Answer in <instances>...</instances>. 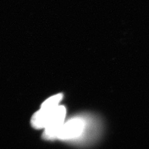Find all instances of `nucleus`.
Listing matches in <instances>:
<instances>
[{
    "mask_svg": "<svg viewBox=\"0 0 149 149\" xmlns=\"http://www.w3.org/2000/svg\"><path fill=\"white\" fill-rule=\"evenodd\" d=\"M85 128V123L81 118H74L64 123L60 128L57 139L62 140H72L79 138Z\"/></svg>",
    "mask_w": 149,
    "mask_h": 149,
    "instance_id": "obj_1",
    "label": "nucleus"
},
{
    "mask_svg": "<svg viewBox=\"0 0 149 149\" xmlns=\"http://www.w3.org/2000/svg\"><path fill=\"white\" fill-rule=\"evenodd\" d=\"M66 110L64 106H59L54 113L50 123L44 129L43 138L47 140H53L57 139L59 130L65 122Z\"/></svg>",
    "mask_w": 149,
    "mask_h": 149,
    "instance_id": "obj_2",
    "label": "nucleus"
}]
</instances>
